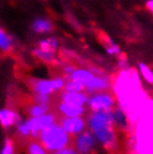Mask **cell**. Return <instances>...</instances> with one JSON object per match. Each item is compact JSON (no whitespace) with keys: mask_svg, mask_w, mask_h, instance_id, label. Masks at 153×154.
<instances>
[{"mask_svg":"<svg viewBox=\"0 0 153 154\" xmlns=\"http://www.w3.org/2000/svg\"><path fill=\"white\" fill-rule=\"evenodd\" d=\"M61 102L68 103V104H75V105H82L87 100L86 96L80 94V92H67L61 95Z\"/></svg>","mask_w":153,"mask_h":154,"instance_id":"8fae6325","label":"cell"},{"mask_svg":"<svg viewBox=\"0 0 153 154\" xmlns=\"http://www.w3.org/2000/svg\"><path fill=\"white\" fill-rule=\"evenodd\" d=\"M114 92L120 107L126 114L127 119L135 125L142 114L149 98L141 88L136 72L133 69L122 70L114 78Z\"/></svg>","mask_w":153,"mask_h":154,"instance_id":"6da1fadb","label":"cell"},{"mask_svg":"<svg viewBox=\"0 0 153 154\" xmlns=\"http://www.w3.org/2000/svg\"><path fill=\"white\" fill-rule=\"evenodd\" d=\"M0 48L4 50H9L11 48L10 38H9L1 29H0Z\"/></svg>","mask_w":153,"mask_h":154,"instance_id":"d6986e66","label":"cell"},{"mask_svg":"<svg viewBox=\"0 0 153 154\" xmlns=\"http://www.w3.org/2000/svg\"><path fill=\"white\" fill-rule=\"evenodd\" d=\"M34 55L36 57H38L40 60L50 64V65H57L58 63L56 60V58L53 56V53H48V51H44L42 49H36L34 50Z\"/></svg>","mask_w":153,"mask_h":154,"instance_id":"5bb4252c","label":"cell"},{"mask_svg":"<svg viewBox=\"0 0 153 154\" xmlns=\"http://www.w3.org/2000/svg\"><path fill=\"white\" fill-rule=\"evenodd\" d=\"M132 136L134 152L153 153V102L148 100L140 119L134 125Z\"/></svg>","mask_w":153,"mask_h":154,"instance_id":"7a4b0ae2","label":"cell"},{"mask_svg":"<svg viewBox=\"0 0 153 154\" xmlns=\"http://www.w3.org/2000/svg\"><path fill=\"white\" fill-rule=\"evenodd\" d=\"M12 152H14V142L11 140L7 139L2 149V154H11Z\"/></svg>","mask_w":153,"mask_h":154,"instance_id":"7402d4cb","label":"cell"},{"mask_svg":"<svg viewBox=\"0 0 153 154\" xmlns=\"http://www.w3.org/2000/svg\"><path fill=\"white\" fill-rule=\"evenodd\" d=\"M56 47H57V42H56V39L54 38H49L47 40L39 42V49L44 50V51L54 53L56 50Z\"/></svg>","mask_w":153,"mask_h":154,"instance_id":"e0dca14e","label":"cell"},{"mask_svg":"<svg viewBox=\"0 0 153 154\" xmlns=\"http://www.w3.org/2000/svg\"><path fill=\"white\" fill-rule=\"evenodd\" d=\"M55 122V116L49 114V115H40V116H34L27 122V125L30 130L31 134L34 136H37L38 131H42V128L49 126Z\"/></svg>","mask_w":153,"mask_h":154,"instance_id":"52a82bcc","label":"cell"},{"mask_svg":"<svg viewBox=\"0 0 153 154\" xmlns=\"http://www.w3.org/2000/svg\"><path fill=\"white\" fill-rule=\"evenodd\" d=\"M18 131H19V133L23 136H28L29 134H31L30 130H29V127H28L27 124H20L19 127H18Z\"/></svg>","mask_w":153,"mask_h":154,"instance_id":"603a6c76","label":"cell"},{"mask_svg":"<svg viewBox=\"0 0 153 154\" xmlns=\"http://www.w3.org/2000/svg\"><path fill=\"white\" fill-rule=\"evenodd\" d=\"M70 78L73 81L80 82L84 85L85 87L89 91V92H97V91H104V89L108 88V82L104 79L102 77H96L89 72L86 70H75L72 75Z\"/></svg>","mask_w":153,"mask_h":154,"instance_id":"277c9868","label":"cell"},{"mask_svg":"<svg viewBox=\"0 0 153 154\" xmlns=\"http://www.w3.org/2000/svg\"><path fill=\"white\" fill-rule=\"evenodd\" d=\"M61 125L69 134H76L85 127V122L78 116H67L61 119Z\"/></svg>","mask_w":153,"mask_h":154,"instance_id":"ba28073f","label":"cell"},{"mask_svg":"<svg viewBox=\"0 0 153 154\" xmlns=\"http://www.w3.org/2000/svg\"><path fill=\"white\" fill-rule=\"evenodd\" d=\"M140 70H141L142 75H143V77H144V79H145L146 82H149L150 84H153L152 70L150 69L146 65H144V64H141V65H140Z\"/></svg>","mask_w":153,"mask_h":154,"instance_id":"ffe728a7","label":"cell"},{"mask_svg":"<svg viewBox=\"0 0 153 154\" xmlns=\"http://www.w3.org/2000/svg\"><path fill=\"white\" fill-rule=\"evenodd\" d=\"M58 108L61 114L65 116H80L84 113V108L82 107V105L68 104L64 102H61Z\"/></svg>","mask_w":153,"mask_h":154,"instance_id":"7c38bea8","label":"cell"},{"mask_svg":"<svg viewBox=\"0 0 153 154\" xmlns=\"http://www.w3.org/2000/svg\"><path fill=\"white\" fill-rule=\"evenodd\" d=\"M27 152L30 154H44L45 151L42 150V146L39 144V143L36 142H31L28 144L27 146Z\"/></svg>","mask_w":153,"mask_h":154,"instance_id":"44dd1931","label":"cell"},{"mask_svg":"<svg viewBox=\"0 0 153 154\" xmlns=\"http://www.w3.org/2000/svg\"><path fill=\"white\" fill-rule=\"evenodd\" d=\"M65 86L64 81L61 78H57L55 81H39V79H30L29 87L36 94H47L49 95L54 91L61 89Z\"/></svg>","mask_w":153,"mask_h":154,"instance_id":"5b68a950","label":"cell"},{"mask_svg":"<svg viewBox=\"0 0 153 154\" xmlns=\"http://www.w3.org/2000/svg\"><path fill=\"white\" fill-rule=\"evenodd\" d=\"M95 141L94 137L89 134L88 132H84L83 134L80 135V137L76 140V147L78 152L80 153H88L92 152L93 147H94Z\"/></svg>","mask_w":153,"mask_h":154,"instance_id":"9c48e42d","label":"cell"},{"mask_svg":"<svg viewBox=\"0 0 153 154\" xmlns=\"http://www.w3.org/2000/svg\"><path fill=\"white\" fill-rule=\"evenodd\" d=\"M39 141L42 145L48 151H58L67 146L70 143V137L64 127L52 124L42 128L39 133Z\"/></svg>","mask_w":153,"mask_h":154,"instance_id":"3957f363","label":"cell"},{"mask_svg":"<svg viewBox=\"0 0 153 154\" xmlns=\"http://www.w3.org/2000/svg\"><path fill=\"white\" fill-rule=\"evenodd\" d=\"M146 8H148L151 12H153V0L148 1V4H146Z\"/></svg>","mask_w":153,"mask_h":154,"instance_id":"d4e9b609","label":"cell"},{"mask_svg":"<svg viewBox=\"0 0 153 154\" xmlns=\"http://www.w3.org/2000/svg\"><path fill=\"white\" fill-rule=\"evenodd\" d=\"M33 28H34V30L37 31V32H46V31H50L53 29L52 23H50L49 21L42 20V19L36 20L35 23L33 25Z\"/></svg>","mask_w":153,"mask_h":154,"instance_id":"2e32d148","label":"cell"},{"mask_svg":"<svg viewBox=\"0 0 153 154\" xmlns=\"http://www.w3.org/2000/svg\"><path fill=\"white\" fill-rule=\"evenodd\" d=\"M49 109L48 105H42V104H36L33 103V105L29 104V107L27 108L28 114H30L33 116H40L44 115V113H46Z\"/></svg>","mask_w":153,"mask_h":154,"instance_id":"9a60e30c","label":"cell"},{"mask_svg":"<svg viewBox=\"0 0 153 154\" xmlns=\"http://www.w3.org/2000/svg\"><path fill=\"white\" fill-rule=\"evenodd\" d=\"M114 97L110 95V94H97L94 97L89 100V105L92 108L93 112H97V111H108L112 109L114 106Z\"/></svg>","mask_w":153,"mask_h":154,"instance_id":"8992f818","label":"cell"},{"mask_svg":"<svg viewBox=\"0 0 153 154\" xmlns=\"http://www.w3.org/2000/svg\"><path fill=\"white\" fill-rule=\"evenodd\" d=\"M98 40L103 44L104 46L106 47L107 51H108L110 54H116V53H119L120 51L119 47L116 46V45H114V44L112 42L111 39L108 38L103 31H100V32H98Z\"/></svg>","mask_w":153,"mask_h":154,"instance_id":"4fadbf2b","label":"cell"},{"mask_svg":"<svg viewBox=\"0 0 153 154\" xmlns=\"http://www.w3.org/2000/svg\"><path fill=\"white\" fill-rule=\"evenodd\" d=\"M56 153L58 154H72V153H75V150H73V147L72 146H65L61 149V150L56 151Z\"/></svg>","mask_w":153,"mask_h":154,"instance_id":"cb8c5ba5","label":"cell"},{"mask_svg":"<svg viewBox=\"0 0 153 154\" xmlns=\"http://www.w3.org/2000/svg\"><path fill=\"white\" fill-rule=\"evenodd\" d=\"M20 121V116L12 109L0 111V123L4 127H9Z\"/></svg>","mask_w":153,"mask_h":154,"instance_id":"30bf717a","label":"cell"},{"mask_svg":"<svg viewBox=\"0 0 153 154\" xmlns=\"http://www.w3.org/2000/svg\"><path fill=\"white\" fill-rule=\"evenodd\" d=\"M84 85L80 83V82H76V81H73L67 83V84L64 86V88H65L66 92H80V91H83L84 89Z\"/></svg>","mask_w":153,"mask_h":154,"instance_id":"ac0fdd59","label":"cell"}]
</instances>
